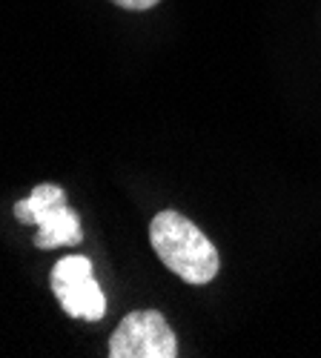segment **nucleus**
<instances>
[{"instance_id": "nucleus-1", "label": "nucleus", "mask_w": 321, "mask_h": 358, "mask_svg": "<svg viewBox=\"0 0 321 358\" xmlns=\"http://www.w3.org/2000/svg\"><path fill=\"white\" fill-rule=\"evenodd\" d=\"M150 241L158 261H164L166 270H172L181 281L198 287V284H210L218 275L221 266L218 250L181 213L175 210L158 213L150 224Z\"/></svg>"}, {"instance_id": "nucleus-2", "label": "nucleus", "mask_w": 321, "mask_h": 358, "mask_svg": "<svg viewBox=\"0 0 321 358\" xmlns=\"http://www.w3.org/2000/svg\"><path fill=\"white\" fill-rule=\"evenodd\" d=\"M15 218L20 224H35V247L38 250H57L75 247L83 241L80 218L72 206H66V192L57 184H41L32 189L26 201L15 203Z\"/></svg>"}, {"instance_id": "nucleus-3", "label": "nucleus", "mask_w": 321, "mask_h": 358, "mask_svg": "<svg viewBox=\"0 0 321 358\" xmlns=\"http://www.w3.org/2000/svg\"><path fill=\"white\" fill-rule=\"evenodd\" d=\"M52 292L69 318L101 321L106 315V295L92 275V261L86 255H66L52 266Z\"/></svg>"}, {"instance_id": "nucleus-4", "label": "nucleus", "mask_w": 321, "mask_h": 358, "mask_svg": "<svg viewBox=\"0 0 321 358\" xmlns=\"http://www.w3.org/2000/svg\"><path fill=\"white\" fill-rule=\"evenodd\" d=\"M112 358H175L178 341L158 310L129 313L109 338Z\"/></svg>"}, {"instance_id": "nucleus-5", "label": "nucleus", "mask_w": 321, "mask_h": 358, "mask_svg": "<svg viewBox=\"0 0 321 358\" xmlns=\"http://www.w3.org/2000/svg\"><path fill=\"white\" fill-rule=\"evenodd\" d=\"M112 3L121 9H129V12H147V9H155L161 0H112Z\"/></svg>"}]
</instances>
